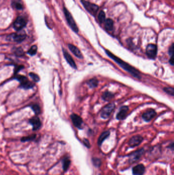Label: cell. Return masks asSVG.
I'll return each mask as SVG.
<instances>
[{"instance_id": "1f68e13d", "label": "cell", "mask_w": 174, "mask_h": 175, "mask_svg": "<svg viewBox=\"0 0 174 175\" xmlns=\"http://www.w3.org/2000/svg\"><path fill=\"white\" fill-rule=\"evenodd\" d=\"M100 160L98 159H93V161H94V164L95 165V166H100L101 162H98V161H99Z\"/></svg>"}, {"instance_id": "7402d4cb", "label": "cell", "mask_w": 174, "mask_h": 175, "mask_svg": "<svg viewBox=\"0 0 174 175\" xmlns=\"http://www.w3.org/2000/svg\"><path fill=\"white\" fill-rule=\"evenodd\" d=\"M71 163V160H69V158L65 157L62 160V166L63 169L65 171H66L68 168L69 165Z\"/></svg>"}, {"instance_id": "44dd1931", "label": "cell", "mask_w": 174, "mask_h": 175, "mask_svg": "<svg viewBox=\"0 0 174 175\" xmlns=\"http://www.w3.org/2000/svg\"><path fill=\"white\" fill-rule=\"evenodd\" d=\"M88 86L91 88L97 87L98 86V80L96 78H92L87 82Z\"/></svg>"}, {"instance_id": "836d02e7", "label": "cell", "mask_w": 174, "mask_h": 175, "mask_svg": "<svg viewBox=\"0 0 174 175\" xmlns=\"http://www.w3.org/2000/svg\"><path fill=\"white\" fill-rule=\"evenodd\" d=\"M169 63H170V64L171 65H172V66L174 65V58H173V56H171V58H170V61H169Z\"/></svg>"}, {"instance_id": "e0dca14e", "label": "cell", "mask_w": 174, "mask_h": 175, "mask_svg": "<svg viewBox=\"0 0 174 175\" xmlns=\"http://www.w3.org/2000/svg\"><path fill=\"white\" fill-rule=\"evenodd\" d=\"M29 122L32 125L33 130L34 131L38 130L41 127V122L38 117H33L29 121Z\"/></svg>"}, {"instance_id": "f546056e", "label": "cell", "mask_w": 174, "mask_h": 175, "mask_svg": "<svg viewBox=\"0 0 174 175\" xmlns=\"http://www.w3.org/2000/svg\"><path fill=\"white\" fill-rule=\"evenodd\" d=\"M174 51V44H172V46L170 47L169 50V53L170 56H173V51Z\"/></svg>"}, {"instance_id": "2e32d148", "label": "cell", "mask_w": 174, "mask_h": 175, "mask_svg": "<svg viewBox=\"0 0 174 175\" xmlns=\"http://www.w3.org/2000/svg\"><path fill=\"white\" fill-rule=\"evenodd\" d=\"M68 47L71 51L79 59H82L83 58V55L78 48L72 44H68Z\"/></svg>"}, {"instance_id": "8fae6325", "label": "cell", "mask_w": 174, "mask_h": 175, "mask_svg": "<svg viewBox=\"0 0 174 175\" xmlns=\"http://www.w3.org/2000/svg\"><path fill=\"white\" fill-rule=\"evenodd\" d=\"M143 149L138 150L131 154L129 158V162L130 163H133L137 161L141 157L142 155L144 153Z\"/></svg>"}, {"instance_id": "cb8c5ba5", "label": "cell", "mask_w": 174, "mask_h": 175, "mask_svg": "<svg viewBox=\"0 0 174 175\" xmlns=\"http://www.w3.org/2000/svg\"><path fill=\"white\" fill-rule=\"evenodd\" d=\"M98 19L100 23H103L105 21V13L103 11H101L98 14Z\"/></svg>"}, {"instance_id": "f1b7e54d", "label": "cell", "mask_w": 174, "mask_h": 175, "mask_svg": "<svg viewBox=\"0 0 174 175\" xmlns=\"http://www.w3.org/2000/svg\"><path fill=\"white\" fill-rule=\"evenodd\" d=\"M12 5L14 7H15L16 9L18 10H21L23 8L22 4L18 2H13L12 3Z\"/></svg>"}, {"instance_id": "3957f363", "label": "cell", "mask_w": 174, "mask_h": 175, "mask_svg": "<svg viewBox=\"0 0 174 175\" xmlns=\"http://www.w3.org/2000/svg\"><path fill=\"white\" fill-rule=\"evenodd\" d=\"M115 106L113 103H110L102 108L100 112L101 117L103 119H107L115 109Z\"/></svg>"}, {"instance_id": "ac0fdd59", "label": "cell", "mask_w": 174, "mask_h": 175, "mask_svg": "<svg viewBox=\"0 0 174 175\" xmlns=\"http://www.w3.org/2000/svg\"><path fill=\"white\" fill-rule=\"evenodd\" d=\"M110 132L109 131H107L104 132H103L101 135L100 136L98 139V145H101L103 141L108 137H109L110 135Z\"/></svg>"}, {"instance_id": "7c38bea8", "label": "cell", "mask_w": 174, "mask_h": 175, "mask_svg": "<svg viewBox=\"0 0 174 175\" xmlns=\"http://www.w3.org/2000/svg\"><path fill=\"white\" fill-rule=\"evenodd\" d=\"M156 112L154 110L150 109L144 112L142 114V117L144 119V121H150L156 116Z\"/></svg>"}, {"instance_id": "5bb4252c", "label": "cell", "mask_w": 174, "mask_h": 175, "mask_svg": "<svg viewBox=\"0 0 174 175\" xmlns=\"http://www.w3.org/2000/svg\"><path fill=\"white\" fill-rule=\"evenodd\" d=\"M63 53L64 57H65L66 62L68 63V64L71 66L73 68L76 69L77 66L76 65V63H75L74 60L73 59V57L71 56V55L69 54L67 52V51L64 49H63Z\"/></svg>"}, {"instance_id": "484cf974", "label": "cell", "mask_w": 174, "mask_h": 175, "mask_svg": "<svg viewBox=\"0 0 174 175\" xmlns=\"http://www.w3.org/2000/svg\"><path fill=\"white\" fill-rule=\"evenodd\" d=\"M36 137L35 135H32L30 136H28L27 137H22L21 139V141L22 142H25V141H31L34 139Z\"/></svg>"}, {"instance_id": "52a82bcc", "label": "cell", "mask_w": 174, "mask_h": 175, "mask_svg": "<svg viewBox=\"0 0 174 175\" xmlns=\"http://www.w3.org/2000/svg\"><path fill=\"white\" fill-rule=\"evenodd\" d=\"M157 53V47L156 45L149 44L146 48V54L151 59H154Z\"/></svg>"}, {"instance_id": "6da1fadb", "label": "cell", "mask_w": 174, "mask_h": 175, "mask_svg": "<svg viewBox=\"0 0 174 175\" xmlns=\"http://www.w3.org/2000/svg\"><path fill=\"white\" fill-rule=\"evenodd\" d=\"M106 53L107 55L109 56L111 58H112L113 61H114L118 64H119L123 69L130 73L133 76L137 78V79H141V73L139 72L138 70L136 69L133 67L131 66L128 63L125 62L118 57L116 56L115 55L112 54L109 50H106Z\"/></svg>"}, {"instance_id": "4fadbf2b", "label": "cell", "mask_w": 174, "mask_h": 175, "mask_svg": "<svg viewBox=\"0 0 174 175\" xmlns=\"http://www.w3.org/2000/svg\"><path fill=\"white\" fill-rule=\"evenodd\" d=\"M128 111H129V108L127 106H124L121 107L120 108L119 113L117 115V118L118 120L124 119L126 117L128 114Z\"/></svg>"}, {"instance_id": "4dcf8cb0", "label": "cell", "mask_w": 174, "mask_h": 175, "mask_svg": "<svg viewBox=\"0 0 174 175\" xmlns=\"http://www.w3.org/2000/svg\"><path fill=\"white\" fill-rule=\"evenodd\" d=\"M83 143H84V144L88 147V148H89L90 146V143H89V142L88 141V140H87V139H84V140H83Z\"/></svg>"}, {"instance_id": "5b68a950", "label": "cell", "mask_w": 174, "mask_h": 175, "mask_svg": "<svg viewBox=\"0 0 174 175\" xmlns=\"http://www.w3.org/2000/svg\"><path fill=\"white\" fill-rule=\"evenodd\" d=\"M15 78L21 83V87L24 89H28L33 87L34 84L32 82L28 80L26 77L21 75H17L15 76Z\"/></svg>"}, {"instance_id": "83f0119b", "label": "cell", "mask_w": 174, "mask_h": 175, "mask_svg": "<svg viewBox=\"0 0 174 175\" xmlns=\"http://www.w3.org/2000/svg\"><path fill=\"white\" fill-rule=\"evenodd\" d=\"M29 75L32 78L33 80L35 82H38L39 81V77L38 76L37 74L34 73H30Z\"/></svg>"}, {"instance_id": "7a4b0ae2", "label": "cell", "mask_w": 174, "mask_h": 175, "mask_svg": "<svg viewBox=\"0 0 174 175\" xmlns=\"http://www.w3.org/2000/svg\"><path fill=\"white\" fill-rule=\"evenodd\" d=\"M63 11H64V13L65 14V18L66 19V21L68 23V24L69 25V27L75 32H76V33L78 32L79 31L78 28L75 22L73 17L70 13V12L68 11V10L65 7H64Z\"/></svg>"}, {"instance_id": "9c48e42d", "label": "cell", "mask_w": 174, "mask_h": 175, "mask_svg": "<svg viewBox=\"0 0 174 175\" xmlns=\"http://www.w3.org/2000/svg\"><path fill=\"white\" fill-rule=\"evenodd\" d=\"M71 118L74 125L79 129H82L83 120L82 118L76 114H72L71 115Z\"/></svg>"}, {"instance_id": "277c9868", "label": "cell", "mask_w": 174, "mask_h": 175, "mask_svg": "<svg viewBox=\"0 0 174 175\" xmlns=\"http://www.w3.org/2000/svg\"><path fill=\"white\" fill-rule=\"evenodd\" d=\"M81 3L86 10L92 15H95L98 10V6L96 4H92L85 0H81Z\"/></svg>"}, {"instance_id": "d6a6232c", "label": "cell", "mask_w": 174, "mask_h": 175, "mask_svg": "<svg viewBox=\"0 0 174 175\" xmlns=\"http://www.w3.org/2000/svg\"><path fill=\"white\" fill-rule=\"evenodd\" d=\"M23 67H22V66H18V67H16V68H15V73H18V72H19V71L20 70H21V69H22V68Z\"/></svg>"}, {"instance_id": "9a60e30c", "label": "cell", "mask_w": 174, "mask_h": 175, "mask_svg": "<svg viewBox=\"0 0 174 175\" xmlns=\"http://www.w3.org/2000/svg\"><path fill=\"white\" fill-rule=\"evenodd\" d=\"M145 167L143 164H138L132 168V173L133 175H143L145 172Z\"/></svg>"}, {"instance_id": "30bf717a", "label": "cell", "mask_w": 174, "mask_h": 175, "mask_svg": "<svg viewBox=\"0 0 174 175\" xmlns=\"http://www.w3.org/2000/svg\"><path fill=\"white\" fill-rule=\"evenodd\" d=\"M143 140V138L141 135H135L133 136L129 141V145L131 147H134L139 145Z\"/></svg>"}, {"instance_id": "ffe728a7", "label": "cell", "mask_w": 174, "mask_h": 175, "mask_svg": "<svg viewBox=\"0 0 174 175\" xmlns=\"http://www.w3.org/2000/svg\"><path fill=\"white\" fill-rule=\"evenodd\" d=\"M114 97V95L112 93L110 92H104L103 95H102V99H103L105 101H109L111 99H112Z\"/></svg>"}, {"instance_id": "d6986e66", "label": "cell", "mask_w": 174, "mask_h": 175, "mask_svg": "<svg viewBox=\"0 0 174 175\" xmlns=\"http://www.w3.org/2000/svg\"><path fill=\"white\" fill-rule=\"evenodd\" d=\"M113 26V22L111 19H108L105 20V29L108 31L112 30Z\"/></svg>"}, {"instance_id": "603a6c76", "label": "cell", "mask_w": 174, "mask_h": 175, "mask_svg": "<svg viewBox=\"0 0 174 175\" xmlns=\"http://www.w3.org/2000/svg\"><path fill=\"white\" fill-rule=\"evenodd\" d=\"M163 90L165 92H166L167 94L171 95L172 96H174V89L173 88L167 87L164 88L163 89Z\"/></svg>"}, {"instance_id": "4316f807", "label": "cell", "mask_w": 174, "mask_h": 175, "mask_svg": "<svg viewBox=\"0 0 174 175\" xmlns=\"http://www.w3.org/2000/svg\"><path fill=\"white\" fill-rule=\"evenodd\" d=\"M31 108L33 110V111L34 112V113L38 115L40 113V108L39 106L38 105H33L31 107Z\"/></svg>"}, {"instance_id": "8992f818", "label": "cell", "mask_w": 174, "mask_h": 175, "mask_svg": "<svg viewBox=\"0 0 174 175\" xmlns=\"http://www.w3.org/2000/svg\"><path fill=\"white\" fill-rule=\"evenodd\" d=\"M27 24L26 19L22 16L17 18L13 24V28L16 31H20L25 27Z\"/></svg>"}, {"instance_id": "ba28073f", "label": "cell", "mask_w": 174, "mask_h": 175, "mask_svg": "<svg viewBox=\"0 0 174 175\" xmlns=\"http://www.w3.org/2000/svg\"><path fill=\"white\" fill-rule=\"evenodd\" d=\"M26 37L25 34L21 33H13L7 36V40L9 41H13L17 43H21L22 42Z\"/></svg>"}, {"instance_id": "d4e9b609", "label": "cell", "mask_w": 174, "mask_h": 175, "mask_svg": "<svg viewBox=\"0 0 174 175\" xmlns=\"http://www.w3.org/2000/svg\"><path fill=\"white\" fill-rule=\"evenodd\" d=\"M37 50V46L36 45H34L30 48V49L29 50L28 53L30 55L32 56V55H34L36 53Z\"/></svg>"}]
</instances>
